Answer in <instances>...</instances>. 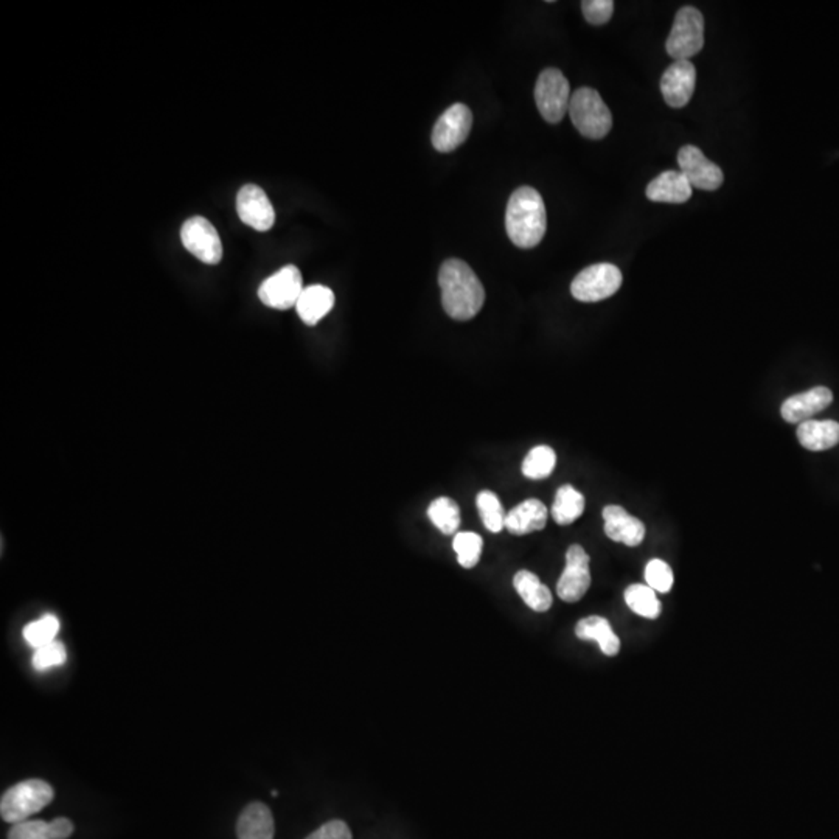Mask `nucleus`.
I'll return each mask as SVG.
<instances>
[{"label":"nucleus","instance_id":"1","mask_svg":"<svg viewBox=\"0 0 839 839\" xmlns=\"http://www.w3.org/2000/svg\"><path fill=\"white\" fill-rule=\"evenodd\" d=\"M441 305L454 321H472L485 302V290L476 272L459 259L446 260L439 272Z\"/></svg>","mask_w":839,"mask_h":839},{"label":"nucleus","instance_id":"2","mask_svg":"<svg viewBox=\"0 0 839 839\" xmlns=\"http://www.w3.org/2000/svg\"><path fill=\"white\" fill-rule=\"evenodd\" d=\"M547 228L543 197L532 186H519L508 199L505 230L516 248L532 249L541 243Z\"/></svg>","mask_w":839,"mask_h":839},{"label":"nucleus","instance_id":"3","mask_svg":"<svg viewBox=\"0 0 839 839\" xmlns=\"http://www.w3.org/2000/svg\"><path fill=\"white\" fill-rule=\"evenodd\" d=\"M569 115L577 131L586 139L600 140L611 131V111L594 89L580 88L572 93Z\"/></svg>","mask_w":839,"mask_h":839},{"label":"nucleus","instance_id":"4","mask_svg":"<svg viewBox=\"0 0 839 839\" xmlns=\"http://www.w3.org/2000/svg\"><path fill=\"white\" fill-rule=\"evenodd\" d=\"M53 796V788L39 779L16 783L2 796L0 814L6 823H22L52 802Z\"/></svg>","mask_w":839,"mask_h":839},{"label":"nucleus","instance_id":"5","mask_svg":"<svg viewBox=\"0 0 839 839\" xmlns=\"http://www.w3.org/2000/svg\"><path fill=\"white\" fill-rule=\"evenodd\" d=\"M705 47V17L695 6H683L676 13L665 50L674 61H690Z\"/></svg>","mask_w":839,"mask_h":839},{"label":"nucleus","instance_id":"6","mask_svg":"<svg viewBox=\"0 0 839 839\" xmlns=\"http://www.w3.org/2000/svg\"><path fill=\"white\" fill-rule=\"evenodd\" d=\"M570 86L559 69H544L535 86V101L539 114L549 123H559L569 112Z\"/></svg>","mask_w":839,"mask_h":839},{"label":"nucleus","instance_id":"7","mask_svg":"<svg viewBox=\"0 0 839 839\" xmlns=\"http://www.w3.org/2000/svg\"><path fill=\"white\" fill-rule=\"evenodd\" d=\"M621 270L614 264H592L575 277L570 292L577 301L594 303L616 294L621 290Z\"/></svg>","mask_w":839,"mask_h":839},{"label":"nucleus","instance_id":"8","mask_svg":"<svg viewBox=\"0 0 839 839\" xmlns=\"http://www.w3.org/2000/svg\"><path fill=\"white\" fill-rule=\"evenodd\" d=\"M303 280L301 271L294 264H288L277 271L270 279L264 280L259 290L260 301L274 310H290L297 305L303 292Z\"/></svg>","mask_w":839,"mask_h":839},{"label":"nucleus","instance_id":"9","mask_svg":"<svg viewBox=\"0 0 839 839\" xmlns=\"http://www.w3.org/2000/svg\"><path fill=\"white\" fill-rule=\"evenodd\" d=\"M181 239L186 250L202 263L218 264L223 259V244L213 224L202 217L186 219L181 228Z\"/></svg>","mask_w":839,"mask_h":839},{"label":"nucleus","instance_id":"10","mask_svg":"<svg viewBox=\"0 0 839 839\" xmlns=\"http://www.w3.org/2000/svg\"><path fill=\"white\" fill-rule=\"evenodd\" d=\"M473 126V114L468 106L452 104L437 120L432 130V145L439 153H451L468 139Z\"/></svg>","mask_w":839,"mask_h":839},{"label":"nucleus","instance_id":"11","mask_svg":"<svg viewBox=\"0 0 839 839\" xmlns=\"http://www.w3.org/2000/svg\"><path fill=\"white\" fill-rule=\"evenodd\" d=\"M678 165L690 186L698 190L715 192L725 182V175L720 166L709 161L698 146H683L678 153Z\"/></svg>","mask_w":839,"mask_h":839},{"label":"nucleus","instance_id":"12","mask_svg":"<svg viewBox=\"0 0 839 839\" xmlns=\"http://www.w3.org/2000/svg\"><path fill=\"white\" fill-rule=\"evenodd\" d=\"M590 586L589 555L574 544L566 552V568L559 577L557 594L568 603H575L585 596Z\"/></svg>","mask_w":839,"mask_h":839},{"label":"nucleus","instance_id":"13","mask_svg":"<svg viewBox=\"0 0 839 839\" xmlns=\"http://www.w3.org/2000/svg\"><path fill=\"white\" fill-rule=\"evenodd\" d=\"M237 212L241 221L259 232H268L275 223V210L270 197L255 184L239 188Z\"/></svg>","mask_w":839,"mask_h":839},{"label":"nucleus","instance_id":"14","mask_svg":"<svg viewBox=\"0 0 839 839\" xmlns=\"http://www.w3.org/2000/svg\"><path fill=\"white\" fill-rule=\"evenodd\" d=\"M696 88V69L690 61H674L661 78V90L670 108L687 106Z\"/></svg>","mask_w":839,"mask_h":839},{"label":"nucleus","instance_id":"15","mask_svg":"<svg viewBox=\"0 0 839 839\" xmlns=\"http://www.w3.org/2000/svg\"><path fill=\"white\" fill-rule=\"evenodd\" d=\"M834 403V394L827 388H810L802 394L792 395L785 399L781 408L782 419L791 425H801L803 421L819 414L821 410L827 409Z\"/></svg>","mask_w":839,"mask_h":839},{"label":"nucleus","instance_id":"16","mask_svg":"<svg viewBox=\"0 0 839 839\" xmlns=\"http://www.w3.org/2000/svg\"><path fill=\"white\" fill-rule=\"evenodd\" d=\"M605 535L616 543L636 547L645 538V526L641 519L632 516L621 505H606L603 508Z\"/></svg>","mask_w":839,"mask_h":839},{"label":"nucleus","instance_id":"17","mask_svg":"<svg viewBox=\"0 0 839 839\" xmlns=\"http://www.w3.org/2000/svg\"><path fill=\"white\" fill-rule=\"evenodd\" d=\"M645 195L653 202L684 204L694 195V186H690L681 171L668 170L648 184Z\"/></svg>","mask_w":839,"mask_h":839},{"label":"nucleus","instance_id":"18","mask_svg":"<svg viewBox=\"0 0 839 839\" xmlns=\"http://www.w3.org/2000/svg\"><path fill=\"white\" fill-rule=\"evenodd\" d=\"M547 523V508L538 499H527L512 508L505 516V528L512 535L532 534L543 530Z\"/></svg>","mask_w":839,"mask_h":839},{"label":"nucleus","instance_id":"19","mask_svg":"<svg viewBox=\"0 0 839 839\" xmlns=\"http://www.w3.org/2000/svg\"><path fill=\"white\" fill-rule=\"evenodd\" d=\"M335 306V294L324 285H311L303 290L295 305L297 314L306 325H316Z\"/></svg>","mask_w":839,"mask_h":839},{"label":"nucleus","instance_id":"20","mask_svg":"<svg viewBox=\"0 0 839 839\" xmlns=\"http://www.w3.org/2000/svg\"><path fill=\"white\" fill-rule=\"evenodd\" d=\"M237 834L239 839H274V818L270 808L261 802L249 803L239 814Z\"/></svg>","mask_w":839,"mask_h":839},{"label":"nucleus","instance_id":"21","mask_svg":"<svg viewBox=\"0 0 839 839\" xmlns=\"http://www.w3.org/2000/svg\"><path fill=\"white\" fill-rule=\"evenodd\" d=\"M798 441L808 451H825L839 443V423L807 420L798 426Z\"/></svg>","mask_w":839,"mask_h":839},{"label":"nucleus","instance_id":"22","mask_svg":"<svg viewBox=\"0 0 839 839\" xmlns=\"http://www.w3.org/2000/svg\"><path fill=\"white\" fill-rule=\"evenodd\" d=\"M575 634L581 641L599 643L601 652L605 653L606 656H616L617 653L621 652V639L617 637L611 623L606 621L605 617L590 616L581 619L575 627Z\"/></svg>","mask_w":839,"mask_h":839},{"label":"nucleus","instance_id":"23","mask_svg":"<svg viewBox=\"0 0 839 839\" xmlns=\"http://www.w3.org/2000/svg\"><path fill=\"white\" fill-rule=\"evenodd\" d=\"M513 586L530 610L536 612L549 611L552 606V594L549 588L543 585L534 572L519 570L518 574L513 577Z\"/></svg>","mask_w":839,"mask_h":839},{"label":"nucleus","instance_id":"24","mask_svg":"<svg viewBox=\"0 0 839 839\" xmlns=\"http://www.w3.org/2000/svg\"><path fill=\"white\" fill-rule=\"evenodd\" d=\"M585 512V496L572 485H563L555 494L552 518L559 526H569Z\"/></svg>","mask_w":839,"mask_h":839},{"label":"nucleus","instance_id":"25","mask_svg":"<svg viewBox=\"0 0 839 839\" xmlns=\"http://www.w3.org/2000/svg\"><path fill=\"white\" fill-rule=\"evenodd\" d=\"M625 601L628 608L637 616L645 617V619H658L663 611V605L656 596V590H653L648 585H632L625 590Z\"/></svg>","mask_w":839,"mask_h":839},{"label":"nucleus","instance_id":"26","mask_svg":"<svg viewBox=\"0 0 839 839\" xmlns=\"http://www.w3.org/2000/svg\"><path fill=\"white\" fill-rule=\"evenodd\" d=\"M430 523L443 535H456L461 527V510L451 497H439L428 507Z\"/></svg>","mask_w":839,"mask_h":839},{"label":"nucleus","instance_id":"27","mask_svg":"<svg viewBox=\"0 0 839 839\" xmlns=\"http://www.w3.org/2000/svg\"><path fill=\"white\" fill-rule=\"evenodd\" d=\"M557 465V454L550 446H535L523 462V474L527 479H546L552 474Z\"/></svg>","mask_w":839,"mask_h":839},{"label":"nucleus","instance_id":"28","mask_svg":"<svg viewBox=\"0 0 839 839\" xmlns=\"http://www.w3.org/2000/svg\"><path fill=\"white\" fill-rule=\"evenodd\" d=\"M477 510L488 532L499 534L505 527V513L499 497L493 492H481L476 497Z\"/></svg>","mask_w":839,"mask_h":839},{"label":"nucleus","instance_id":"29","mask_svg":"<svg viewBox=\"0 0 839 839\" xmlns=\"http://www.w3.org/2000/svg\"><path fill=\"white\" fill-rule=\"evenodd\" d=\"M59 632V621L53 614H46L37 621H31L24 628V639L31 647H44L47 643L57 641Z\"/></svg>","mask_w":839,"mask_h":839},{"label":"nucleus","instance_id":"30","mask_svg":"<svg viewBox=\"0 0 839 839\" xmlns=\"http://www.w3.org/2000/svg\"><path fill=\"white\" fill-rule=\"evenodd\" d=\"M483 547V539L474 532H459L452 541V549L462 568L472 569L479 563Z\"/></svg>","mask_w":839,"mask_h":839},{"label":"nucleus","instance_id":"31","mask_svg":"<svg viewBox=\"0 0 839 839\" xmlns=\"http://www.w3.org/2000/svg\"><path fill=\"white\" fill-rule=\"evenodd\" d=\"M645 581L653 590L667 594L674 588V570L663 559H652L645 568Z\"/></svg>","mask_w":839,"mask_h":839},{"label":"nucleus","instance_id":"32","mask_svg":"<svg viewBox=\"0 0 839 839\" xmlns=\"http://www.w3.org/2000/svg\"><path fill=\"white\" fill-rule=\"evenodd\" d=\"M66 659H68V652H66L64 643L55 641V643H47L44 647L37 648L35 654H33V659H31V664H33V667L37 668V672H44L48 668L62 665V664L66 663Z\"/></svg>","mask_w":839,"mask_h":839},{"label":"nucleus","instance_id":"33","mask_svg":"<svg viewBox=\"0 0 839 839\" xmlns=\"http://www.w3.org/2000/svg\"><path fill=\"white\" fill-rule=\"evenodd\" d=\"M581 11L589 24L603 26L612 17L614 2L612 0H585L581 2Z\"/></svg>","mask_w":839,"mask_h":839},{"label":"nucleus","instance_id":"34","mask_svg":"<svg viewBox=\"0 0 839 839\" xmlns=\"http://www.w3.org/2000/svg\"><path fill=\"white\" fill-rule=\"evenodd\" d=\"M8 839H50L46 821H22L11 827Z\"/></svg>","mask_w":839,"mask_h":839},{"label":"nucleus","instance_id":"35","mask_svg":"<svg viewBox=\"0 0 839 839\" xmlns=\"http://www.w3.org/2000/svg\"><path fill=\"white\" fill-rule=\"evenodd\" d=\"M306 839H352V832L344 821L335 819V821L324 823L321 829H317Z\"/></svg>","mask_w":839,"mask_h":839},{"label":"nucleus","instance_id":"36","mask_svg":"<svg viewBox=\"0 0 839 839\" xmlns=\"http://www.w3.org/2000/svg\"><path fill=\"white\" fill-rule=\"evenodd\" d=\"M48 834H50V839L70 838L73 834L72 821L68 818L53 819L52 823H48Z\"/></svg>","mask_w":839,"mask_h":839}]
</instances>
